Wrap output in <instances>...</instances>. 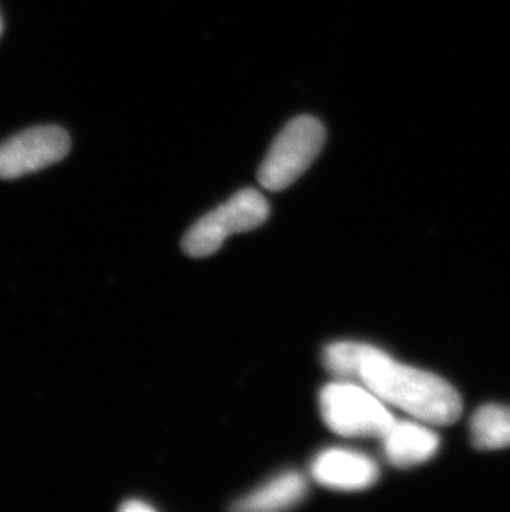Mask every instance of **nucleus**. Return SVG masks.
I'll use <instances>...</instances> for the list:
<instances>
[{
    "label": "nucleus",
    "mask_w": 510,
    "mask_h": 512,
    "mask_svg": "<svg viewBox=\"0 0 510 512\" xmlns=\"http://www.w3.org/2000/svg\"><path fill=\"white\" fill-rule=\"evenodd\" d=\"M269 214V203L259 191L242 189L186 232L183 251L196 259L211 256L232 234L260 228L269 219Z\"/></svg>",
    "instance_id": "20e7f679"
},
{
    "label": "nucleus",
    "mask_w": 510,
    "mask_h": 512,
    "mask_svg": "<svg viewBox=\"0 0 510 512\" xmlns=\"http://www.w3.org/2000/svg\"><path fill=\"white\" fill-rule=\"evenodd\" d=\"M472 445L476 450L494 451L510 446V406L486 405L471 421Z\"/></svg>",
    "instance_id": "1a4fd4ad"
},
{
    "label": "nucleus",
    "mask_w": 510,
    "mask_h": 512,
    "mask_svg": "<svg viewBox=\"0 0 510 512\" xmlns=\"http://www.w3.org/2000/svg\"><path fill=\"white\" fill-rule=\"evenodd\" d=\"M120 511L125 512H153V506L150 504L143 503V501H136V499H131L128 503L121 504Z\"/></svg>",
    "instance_id": "9b49d317"
},
{
    "label": "nucleus",
    "mask_w": 510,
    "mask_h": 512,
    "mask_svg": "<svg viewBox=\"0 0 510 512\" xmlns=\"http://www.w3.org/2000/svg\"><path fill=\"white\" fill-rule=\"evenodd\" d=\"M366 343L337 342L328 345L323 352V363L328 372L342 380H358L361 363L368 352Z\"/></svg>",
    "instance_id": "9d476101"
},
{
    "label": "nucleus",
    "mask_w": 510,
    "mask_h": 512,
    "mask_svg": "<svg viewBox=\"0 0 510 512\" xmlns=\"http://www.w3.org/2000/svg\"><path fill=\"white\" fill-rule=\"evenodd\" d=\"M312 476L318 484L340 491H361L378 481L380 468L373 459L357 451L332 448L315 458Z\"/></svg>",
    "instance_id": "423d86ee"
},
{
    "label": "nucleus",
    "mask_w": 510,
    "mask_h": 512,
    "mask_svg": "<svg viewBox=\"0 0 510 512\" xmlns=\"http://www.w3.org/2000/svg\"><path fill=\"white\" fill-rule=\"evenodd\" d=\"M385 401L363 385L330 383L320 393V411L325 425L348 438H380L395 423Z\"/></svg>",
    "instance_id": "f03ea898"
},
{
    "label": "nucleus",
    "mask_w": 510,
    "mask_h": 512,
    "mask_svg": "<svg viewBox=\"0 0 510 512\" xmlns=\"http://www.w3.org/2000/svg\"><path fill=\"white\" fill-rule=\"evenodd\" d=\"M358 380L388 405L429 425H453L461 416V397L446 380L396 362L373 345L361 363Z\"/></svg>",
    "instance_id": "f257e3e1"
},
{
    "label": "nucleus",
    "mask_w": 510,
    "mask_h": 512,
    "mask_svg": "<svg viewBox=\"0 0 510 512\" xmlns=\"http://www.w3.org/2000/svg\"><path fill=\"white\" fill-rule=\"evenodd\" d=\"M325 143V128L313 116H299L285 125L259 170V183L269 191H282L310 168Z\"/></svg>",
    "instance_id": "7ed1b4c3"
},
{
    "label": "nucleus",
    "mask_w": 510,
    "mask_h": 512,
    "mask_svg": "<svg viewBox=\"0 0 510 512\" xmlns=\"http://www.w3.org/2000/svg\"><path fill=\"white\" fill-rule=\"evenodd\" d=\"M4 32V22H2V17H0V35Z\"/></svg>",
    "instance_id": "f8f14e48"
},
{
    "label": "nucleus",
    "mask_w": 510,
    "mask_h": 512,
    "mask_svg": "<svg viewBox=\"0 0 510 512\" xmlns=\"http://www.w3.org/2000/svg\"><path fill=\"white\" fill-rule=\"evenodd\" d=\"M385 456L396 468L406 469L426 463L439 450V438L433 430L411 421H396L381 436Z\"/></svg>",
    "instance_id": "0eeeda50"
},
{
    "label": "nucleus",
    "mask_w": 510,
    "mask_h": 512,
    "mask_svg": "<svg viewBox=\"0 0 510 512\" xmlns=\"http://www.w3.org/2000/svg\"><path fill=\"white\" fill-rule=\"evenodd\" d=\"M307 483L299 473L280 474L270 483L239 499L232 509L244 512L282 511L294 508L305 498Z\"/></svg>",
    "instance_id": "6e6552de"
},
{
    "label": "nucleus",
    "mask_w": 510,
    "mask_h": 512,
    "mask_svg": "<svg viewBox=\"0 0 510 512\" xmlns=\"http://www.w3.org/2000/svg\"><path fill=\"white\" fill-rule=\"evenodd\" d=\"M72 146L60 126H34L0 145V179H15L44 170L68 155Z\"/></svg>",
    "instance_id": "39448f33"
}]
</instances>
